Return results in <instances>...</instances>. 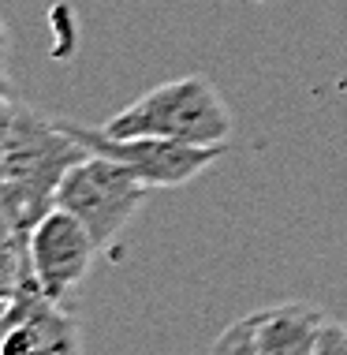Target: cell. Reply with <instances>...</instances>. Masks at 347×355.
<instances>
[{"label": "cell", "instance_id": "1", "mask_svg": "<svg viewBox=\"0 0 347 355\" xmlns=\"http://www.w3.org/2000/svg\"><path fill=\"white\" fill-rule=\"evenodd\" d=\"M79 139L30 105H8L4 116V228L8 236H30L34 225L56 206L64 176L86 157Z\"/></svg>", "mask_w": 347, "mask_h": 355}, {"label": "cell", "instance_id": "2", "mask_svg": "<svg viewBox=\"0 0 347 355\" xmlns=\"http://www.w3.org/2000/svg\"><path fill=\"white\" fill-rule=\"evenodd\" d=\"M231 128L235 120L206 75H179L153 86L105 123L109 135H153L187 146H228Z\"/></svg>", "mask_w": 347, "mask_h": 355}, {"label": "cell", "instance_id": "3", "mask_svg": "<svg viewBox=\"0 0 347 355\" xmlns=\"http://www.w3.org/2000/svg\"><path fill=\"white\" fill-rule=\"evenodd\" d=\"M150 191L153 187H146L120 161L105 157V153H86L64 176L60 191H56V206L75 214L101 247H109L127 228V220L142 209Z\"/></svg>", "mask_w": 347, "mask_h": 355}, {"label": "cell", "instance_id": "4", "mask_svg": "<svg viewBox=\"0 0 347 355\" xmlns=\"http://www.w3.org/2000/svg\"><path fill=\"white\" fill-rule=\"evenodd\" d=\"M60 123L90 153H105V157L120 161L123 168H131L153 191L190 184L195 176H202L209 165H217L228 153V146H187V142L153 139V135H109L105 128H86V123H75L64 116Z\"/></svg>", "mask_w": 347, "mask_h": 355}, {"label": "cell", "instance_id": "5", "mask_svg": "<svg viewBox=\"0 0 347 355\" xmlns=\"http://www.w3.org/2000/svg\"><path fill=\"white\" fill-rule=\"evenodd\" d=\"M98 251H101V243L94 239V232L60 206H53L30 232L34 273L49 300H60L64 292H71L90 273Z\"/></svg>", "mask_w": 347, "mask_h": 355}, {"label": "cell", "instance_id": "6", "mask_svg": "<svg viewBox=\"0 0 347 355\" xmlns=\"http://www.w3.org/2000/svg\"><path fill=\"white\" fill-rule=\"evenodd\" d=\"M0 355H82L79 325L60 306V300L37 295L4 306Z\"/></svg>", "mask_w": 347, "mask_h": 355}, {"label": "cell", "instance_id": "7", "mask_svg": "<svg viewBox=\"0 0 347 355\" xmlns=\"http://www.w3.org/2000/svg\"><path fill=\"white\" fill-rule=\"evenodd\" d=\"M329 314L314 303H276L250 314L258 355H314Z\"/></svg>", "mask_w": 347, "mask_h": 355}, {"label": "cell", "instance_id": "8", "mask_svg": "<svg viewBox=\"0 0 347 355\" xmlns=\"http://www.w3.org/2000/svg\"><path fill=\"white\" fill-rule=\"evenodd\" d=\"M209 355H258L254 333H250V314H243V318L231 322L228 329L217 337V344H213V352H209Z\"/></svg>", "mask_w": 347, "mask_h": 355}, {"label": "cell", "instance_id": "9", "mask_svg": "<svg viewBox=\"0 0 347 355\" xmlns=\"http://www.w3.org/2000/svg\"><path fill=\"white\" fill-rule=\"evenodd\" d=\"M314 355H347V325L329 318L321 329V337H317V348Z\"/></svg>", "mask_w": 347, "mask_h": 355}]
</instances>
